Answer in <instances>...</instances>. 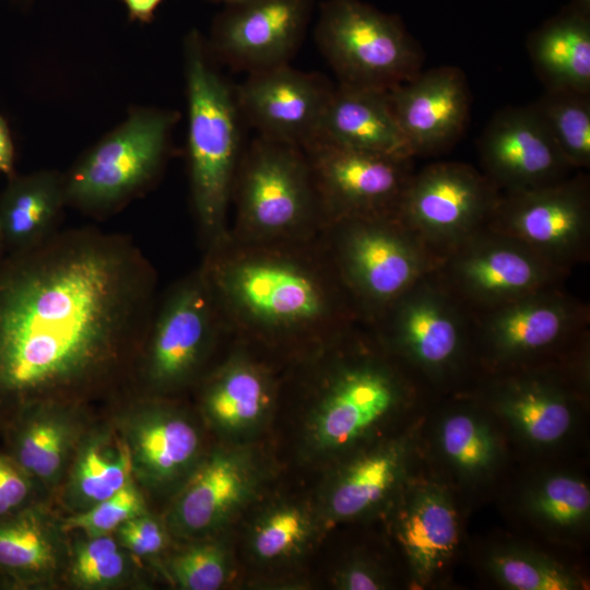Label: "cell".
I'll use <instances>...</instances> for the list:
<instances>
[{
  "label": "cell",
  "mask_w": 590,
  "mask_h": 590,
  "mask_svg": "<svg viewBox=\"0 0 590 590\" xmlns=\"http://www.w3.org/2000/svg\"><path fill=\"white\" fill-rule=\"evenodd\" d=\"M156 272L126 235L55 232L0 259V430L31 410L76 406L140 365Z\"/></svg>",
  "instance_id": "cell-1"
},
{
  "label": "cell",
  "mask_w": 590,
  "mask_h": 590,
  "mask_svg": "<svg viewBox=\"0 0 590 590\" xmlns=\"http://www.w3.org/2000/svg\"><path fill=\"white\" fill-rule=\"evenodd\" d=\"M229 334L249 345L312 356L363 322L321 233L309 239L228 236L200 264Z\"/></svg>",
  "instance_id": "cell-2"
},
{
  "label": "cell",
  "mask_w": 590,
  "mask_h": 590,
  "mask_svg": "<svg viewBox=\"0 0 590 590\" xmlns=\"http://www.w3.org/2000/svg\"><path fill=\"white\" fill-rule=\"evenodd\" d=\"M308 440L319 453L349 447L406 398L409 381L371 329L361 322L322 349Z\"/></svg>",
  "instance_id": "cell-3"
},
{
  "label": "cell",
  "mask_w": 590,
  "mask_h": 590,
  "mask_svg": "<svg viewBox=\"0 0 590 590\" xmlns=\"http://www.w3.org/2000/svg\"><path fill=\"white\" fill-rule=\"evenodd\" d=\"M185 57L191 198L205 250L229 233L228 208L243 154V118L235 93L210 63L198 32L186 38Z\"/></svg>",
  "instance_id": "cell-4"
},
{
  "label": "cell",
  "mask_w": 590,
  "mask_h": 590,
  "mask_svg": "<svg viewBox=\"0 0 590 590\" xmlns=\"http://www.w3.org/2000/svg\"><path fill=\"white\" fill-rule=\"evenodd\" d=\"M229 235L245 241L299 240L324 227L303 148L258 135L243 151L232 190Z\"/></svg>",
  "instance_id": "cell-5"
},
{
  "label": "cell",
  "mask_w": 590,
  "mask_h": 590,
  "mask_svg": "<svg viewBox=\"0 0 590 590\" xmlns=\"http://www.w3.org/2000/svg\"><path fill=\"white\" fill-rule=\"evenodd\" d=\"M321 238L364 323L439 262L396 215L337 220L323 227Z\"/></svg>",
  "instance_id": "cell-6"
},
{
  "label": "cell",
  "mask_w": 590,
  "mask_h": 590,
  "mask_svg": "<svg viewBox=\"0 0 590 590\" xmlns=\"http://www.w3.org/2000/svg\"><path fill=\"white\" fill-rule=\"evenodd\" d=\"M475 355L497 374L533 367L586 345L590 306L563 285L473 314Z\"/></svg>",
  "instance_id": "cell-7"
},
{
  "label": "cell",
  "mask_w": 590,
  "mask_h": 590,
  "mask_svg": "<svg viewBox=\"0 0 590 590\" xmlns=\"http://www.w3.org/2000/svg\"><path fill=\"white\" fill-rule=\"evenodd\" d=\"M366 324L394 358L434 381L448 379L475 354L473 314L435 271Z\"/></svg>",
  "instance_id": "cell-8"
},
{
  "label": "cell",
  "mask_w": 590,
  "mask_h": 590,
  "mask_svg": "<svg viewBox=\"0 0 590 590\" xmlns=\"http://www.w3.org/2000/svg\"><path fill=\"white\" fill-rule=\"evenodd\" d=\"M341 84L389 91L422 71L424 55L394 15L361 0H327L316 27Z\"/></svg>",
  "instance_id": "cell-9"
},
{
  "label": "cell",
  "mask_w": 590,
  "mask_h": 590,
  "mask_svg": "<svg viewBox=\"0 0 590 590\" xmlns=\"http://www.w3.org/2000/svg\"><path fill=\"white\" fill-rule=\"evenodd\" d=\"M177 115L135 109L64 176L67 204L108 214L144 190L158 175Z\"/></svg>",
  "instance_id": "cell-10"
},
{
  "label": "cell",
  "mask_w": 590,
  "mask_h": 590,
  "mask_svg": "<svg viewBox=\"0 0 590 590\" xmlns=\"http://www.w3.org/2000/svg\"><path fill=\"white\" fill-rule=\"evenodd\" d=\"M486 228L560 271L590 260V179L585 170L535 189L500 192Z\"/></svg>",
  "instance_id": "cell-11"
},
{
  "label": "cell",
  "mask_w": 590,
  "mask_h": 590,
  "mask_svg": "<svg viewBox=\"0 0 590 590\" xmlns=\"http://www.w3.org/2000/svg\"><path fill=\"white\" fill-rule=\"evenodd\" d=\"M231 335L199 267L157 305L140 361L148 388L166 393L191 381L222 337Z\"/></svg>",
  "instance_id": "cell-12"
},
{
  "label": "cell",
  "mask_w": 590,
  "mask_h": 590,
  "mask_svg": "<svg viewBox=\"0 0 590 590\" xmlns=\"http://www.w3.org/2000/svg\"><path fill=\"white\" fill-rule=\"evenodd\" d=\"M499 196L481 169L436 162L414 170L396 216L440 259L486 228Z\"/></svg>",
  "instance_id": "cell-13"
},
{
  "label": "cell",
  "mask_w": 590,
  "mask_h": 590,
  "mask_svg": "<svg viewBox=\"0 0 590 590\" xmlns=\"http://www.w3.org/2000/svg\"><path fill=\"white\" fill-rule=\"evenodd\" d=\"M435 274L472 314L563 285L569 278L526 246L488 228L441 256Z\"/></svg>",
  "instance_id": "cell-14"
},
{
  "label": "cell",
  "mask_w": 590,
  "mask_h": 590,
  "mask_svg": "<svg viewBox=\"0 0 590 590\" xmlns=\"http://www.w3.org/2000/svg\"><path fill=\"white\" fill-rule=\"evenodd\" d=\"M324 226L349 217L396 215L414 173L412 157L379 154L314 139L303 148Z\"/></svg>",
  "instance_id": "cell-15"
},
{
  "label": "cell",
  "mask_w": 590,
  "mask_h": 590,
  "mask_svg": "<svg viewBox=\"0 0 590 590\" xmlns=\"http://www.w3.org/2000/svg\"><path fill=\"white\" fill-rule=\"evenodd\" d=\"M477 148L481 172L500 192L544 187L574 170L532 104L497 111Z\"/></svg>",
  "instance_id": "cell-16"
},
{
  "label": "cell",
  "mask_w": 590,
  "mask_h": 590,
  "mask_svg": "<svg viewBox=\"0 0 590 590\" xmlns=\"http://www.w3.org/2000/svg\"><path fill=\"white\" fill-rule=\"evenodd\" d=\"M314 0H241L227 4L213 27L212 47L248 73L288 63L299 47Z\"/></svg>",
  "instance_id": "cell-17"
},
{
  "label": "cell",
  "mask_w": 590,
  "mask_h": 590,
  "mask_svg": "<svg viewBox=\"0 0 590 590\" xmlns=\"http://www.w3.org/2000/svg\"><path fill=\"white\" fill-rule=\"evenodd\" d=\"M333 88L286 63L249 73L235 95L241 118L260 137L304 148L316 138Z\"/></svg>",
  "instance_id": "cell-18"
},
{
  "label": "cell",
  "mask_w": 590,
  "mask_h": 590,
  "mask_svg": "<svg viewBox=\"0 0 590 590\" xmlns=\"http://www.w3.org/2000/svg\"><path fill=\"white\" fill-rule=\"evenodd\" d=\"M388 96L413 157L447 151L467 128L471 94L463 71L457 67L421 71L389 90Z\"/></svg>",
  "instance_id": "cell-19"
},
{
  "label": "cell",
  "mask_w": 590,
  "mask_h": 590,
  "mask_svg": "<svg viewBox=\"0 0 590 590\" xmlns=\"http://www.w3.org/2000/svg\"><path fill=\"white\" fill-rule=\"evenodd\" d=\"M258 470L240 449H219L200 462L176 498L169 524L179 536H200L227 522L251 498Z\"/></svg>",
  "instance_id": "cell-20"
},
{
  "label": "cell",
  "mask_w": 590,
  "mask_h": 590,
  "mask_svg": "<svg viewBox=\"0 0 590 590\" xmlns=\"http://www.w3.org/2000/svg\"><path fill=\"white\" fill-rule=\"evenodd\" d=\"M226 357L210 373L202 390V408L210 422L226 434L251 430L268 415L276 393L273 371L234 337Z\"/></svg>",
  "instance_id": "cell-21"
},
{
  "label": "cell",
  "mask_w": 590,
  "mask_h": 590,
  "mask_svg": "<svg viewBox=\"0 0 590 590\" xmlns=\"http://www.w3.org/2000/svg\"><path fill=\"white\" fill-rule=\"evenodd\" d=\"M492 398L502 414L530 441L551 445L571 425V392L562 371L533 366L497 374Z\"/></svg>",
  "instance_id": "cell-22"
},
{
  "label": "cell",
  "mask_w": 590,
  "mask_h": 590,
  "mask_svg": "<svg viewBox=\"0 0 590 590\" xmlns=\"http://www.w3.org/2000/svg\"><path fill=\"white\" fill-rule=\"evenodd\" d=\"M315 139L414 158L396 120L388 91L339 83L329 97Z\"/></svg>",
  "instance_id": "cell-23"
},
{
  "label": "cell",
  "mask_w": 590,
  "mask_h": 590,
  "mask_svg": "<svg viewBox=\"0 0 590 590\" xmlns=\"http://www.w3.org/2000/svg\"><path fill=\"white\" fill-rule=\"evenodd\" d=\"M125 438L133 472L151 485H164L181 476L196 461L201 438L185 415L170 408L141 409Z\"/></svg>",
  "instance_id": "cell-24"
},
{
  "label": "cell",
  "mask_w": 590,
  "mask_h": 590,
  "mask_svg": "<svg viewBox=\"0 0 590 590\" xmlns=\"http://www.w3.org/2000/svg\"><path fill=\"white\" fill-rule=\"evenodd\" d=\"M545 91L590 94V19L574 8L546 21L527 42Z\"/></svg>",
  "instance_id": "cell-25"
},
{
  "label": "cell",
  "mask_w": 590,
  "mask_h": 590,
  "mask_svg": "<svg viewBox=\"0 0 590 590\" xmlns=\"http://www.w3.org/2000/svg\"><path fill=\"white\" fill-rule=\"evenodd\" d=\"M66 204L64 176L58 172L10 177L0 193V227L7 252L31 248L54 234Z\"/></svg>",
  "instance_id": "cell-26"
},
{
  "label": "cell",
  "mask_w": 590,
  "mask_h": 590,
  "mask_svg": "<svg viewBox=\"0 0 590 590\" xmlns=\"http://www.w3.org/2000/svg\"><path fill=\"white\" fill-rule=\"evenodd\" d=\"M62 555L57 529L44 510L31 506L0 518V578L11 586L47 580Z\"/></svg>",
  "instance_id": "cell-27"
},
{
  "label": "cell",
  "mask_w": 590,
  "mask_h": 590,
  "mask_svg": "<svg viewBox=\"0 0 590 590\" xmlns=\"http://www.w3.org/2000/svg\"><path fill=\"white\" fill-rule=\"evenodd\" d=\"M399 536L416 577L427 581L458 543V520L452 505L436 488H421L401 519Z\"/></svg>",
  "instance_id": "cell-28"
},
{
  "label": "cell",
  "mask_w": 590,
  "mask_h": 590,
  "mask_svg": "<svg viewBox=\"0 0 590 590\" xmlns=\"http://www.w3.org/2000/svg\"><path fill=\"white\" fill-rule=\"evenodd\" d=\"M75 406H42L20 416L2 432L7 451L37 483L55 481L61 473L74 437L68 411Z\"/></svg>",
  "instance_id": "cell-29"
},
{
  "label": "cell",
  "mask_w": 590,
  "mask_h": 590,
  "mask_svg": "<svg viewBox=\"0 0 590 590\" xmlns=\"http://www.w3.org/2000/svg\"><path fill=\"white\" fill-rule=\"evenodd\" d=\"M132 460L123 438L113 434L91 436L80 448L67 488L76 512L118 493L132 481Z\"/></svg>",
  "instance_id": "cell-30"
},
{
  "label": "cell",
  "mask_w": 590,
  "mask_h": 590,
  "mask_svg": "<svg viewBox=\"0 0 590 590\" xmlns=\"http://www.w3.org/2000/svg\"><path fill=\"white\" fill-rule=\"evenodd\" d=\"M401 464L402 452L397 447L380 448L352 461L327 493V517L334 521L346 520L374 507L392 488Z\"/></svg>",
  "instance_id": "cell-31"
},
{
  "label": "cell",
  "mask_w": 590,
  "mask_h": 590,
  "mask_svg": "<svg viewBox=\"0 0 590 590\" xmlns=\"http://www.w3.org/2000/svg\"><path fill=\"white\" fill-rule=\"evenodd\" d=\"M574 170L590 167V94L545 91L532 104Z\"/></svg>",
  "instance_id": "cell-32"
},
{
  "label": "cell",
  "mask_w": 590,
  "mask_h": 590,
  "mask_svg": "<svg viewBox=\"0 0 590 590\" xmlns=\"http://www.w3.org/2000/svg\"><path fill=\"white\" fill-rule=\"evenodd\" d=\"M311 533V521L302 508L290 505L275 507L255 524L251 551L260 560L283 559L300 551Z\"/></svg>",
  "instance_id": "cell-33"
},
{
  "label": "cell",
  "mask_w": 590,
  "mask_h": 590,
  "mask_svg": "<svg viewBox=\"0 0 590 590\" xmlns=\"http://www.w3.org/2000/svg\"><path fill=\"white\" fill-rule=\"evenodd\" d=\"M440 445L456 467L470 473L486 470L495 458V442L489 430L467 412L447 416L440 427Z\"/></svg>",
  "instance_id": "cell-34"
},
{
  "label": "cell",
  "mask_w": 590,
  "mask_h": 590,
  "mask_svg": "<svg viewBox=\"0 0 590 590\" xmlns=\"http://www.w3.org/2000/svg\"><path fill=\"white\" fill-rule=\"evenodd\" d=\"M498 580L516 590H571L578 581L555 563L522 552H500L489 562Z\"/></svg>",
  "instance_id": "cell-35"
},
{
  "label": "cell",
  "mask_w": 590,
  "mask_h": 590,
  "mask_svg": "<svg viewBox=\"0 0 590 590\" xmlns=\"http://www.w3.org/2000/svg\"><path fill=\"white\" fill-rule=\"evenodd\" d=\"M530 507L542 520L568 528L583 522L590 510V492L580 480L554 475L531 495Z\"/></svg>",
  "instance_id": "cell-36"
},
{
  "label": "cell",
  "mask_w": 590,
  "mask_h": 590,
  "mask_svg": "<svg viewBox=\"0 0 590 590\" xmlns=\"http://www.w3.org/2000/svg\"><path fill=\"white\" fill-rule=\"evenodd\" d=\"M126 573L127 558L109 534L88 538L76 548L71 565V577L82 588L115 585Z\"/></svg>",
  "instance_id": "cell-37"
},
{
  "label": "cell",
  "mask_w": 590,
  "mask_h": 590,
  "mask_svg": "<svg viewBox=\"0 0 590 590\" xmlns=\"http://www.w3.org/2000/svg\"><path fill=\"white\" fill-rule=\"evenodd\" d=\"M144 512L143 498L131 481L111 497L67 518L61 530L82 531L87 538L107 535Z\"/></svg>",
  "instance_id": "cell-38"
},
{
  "label": "cell",
  "mask_w": 590,
  "mask_h": 590,
  "mask_svg": "<svg viewBox=\"0 0 590 590\" xmlns=\"http://www.w3.org/2000/svg\"><path fill=\"white\" fill-rule=\"evenodd\" d=\"M169 570L185 590H216L227 580L229 564L226 552L217 544H199L177 554Z\"/></svg>",
  "instance_id": "cell-39"
},
{
  "label": "cell",
  "mask_w": 590,
  "mask_h": 590,
  "mask_svg": "<svg viewBox=\"0 0 590 590\" xmlns=\"http://www.w3.org/2000/svg\"><path fill=\"white\" fill-rule=\"evenodd\" d=\"M35 484L8 452H0V518L34 504Z\"/></svg>",
  "instance_id": "cell-40"
},
{
  "label": "cell",
  "mask_w": 590,
  "mask_h": 590,
  "mask_svg": "<svg viewBox=\"0 0 590 590\" xmlns=\"http://www.w3.org/2000/svg\"><path fill=\"white\" fill-rule=\"evenodd\" d=\"M117 532L121 544L139 556L155 555L166 544L163 528L145 512L122 523Z\"/></svg>",
  "instance_id": "cell-41"
},
{
  "label": "cell",
  "mask_w": 590,
  "mask_h": 590,
  "mask_svg": "<svg viewBox=\"0 0 590 590\" xmlns=\"http://www.w3.org/2000/svg\"><path fill=\"white\" fill-rule=\"evenodd\" d=\"M334 585L343 590H378L385 588L381 574L371 565L354 562L344 566L334 577Z\"/></svg>",
  "instance_id": "cell-42"
},
{
  "label": "cell",
  "mask_w": 590,
  "mask_h": 590,
  "mask_svg": "<svg viewBox=\"0 0 590 590\" xmlns=\"http://www.w3.org/2000/svg\"><path fill=\"white\" fill-rule=\"evenodd\" d=\"M0 173L8 178L14 173V145L5 120L0 116Z\"/></svg>",
  "instance_id": "cell-43"
},
{
  "label": "cell",
  "mask_w": 590,
  "mask_h": 590,
  "mask_svg": "<svg viewBox=\"0 0 590 590\" xmlns=\"http://www.w3.org/2000/svg\"><path fill=\"white\" fill-rule=\"evenodd\" d=\"M129 13L131 21L151 23L154 12L163 0H121Z\"/></svg>",
  "instance_id": "cell-44"
},
{
  "label": "cell",
  "mask_w": 590,
  "mask_h": 590,
  "mask_svg": "<svg viewBox=\"0 0 590 590\" xmlns=\"http://www.w3.org/2000/svg\"><path fill=\"white\" fill-rule=\"evenodd\" d=\"M571 8L576 9L577 11L586 15H589L590 0H574Z\"/></svg>",
  "instance_id": "cell-45"
},
{
  "label": "cell",
  "mask_w": 590,
  "mask_h": 590,
  "mask_svg": "<svg viewBox=\"0 0 590 590\" xmlns=\"http://www.w3.org/2000/svg\"><path fill=\"white\" fill-rule=\"evenodd\" d=\"M7 253V250H5V246H4V241H3V237H2V232H1V227H0V259Z\"/></svg>",
  "instance_id": "cell-46"
},
{
  "label": "cell",
  "mask_w": 590,
  "mask_h": 590,
  "mask_svg": "<svg viewBox=\"0 0 590 590\" xmlns=\"http://www.w3.org/2000/svg\"><path fill=\"white\" fill-rule=\"evenodd\" d=\"M214 1H223V2H226L227 4H231V3H235L241 0H214Z\"/></svg>",
  "instance_id": "cell-47"
}]
</instances>
